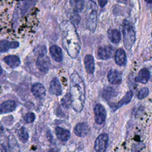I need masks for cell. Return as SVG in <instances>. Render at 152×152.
I'll return each instance as SVG.
<instances>
[{
	"label": "cell",
	"instance_id": "obj_20",
	"mask_svg": "<svg viewBox=\"0 0 152 152\" xmlns=\"http://www.w3.org/2000/svg\"><path fill=\"white\" fill-rule=\"evenodd\" d=\"M4 61L12 68L18 66L20 64V59L16 55H8L4 57Z\"/></svg>",
	"mask_w": 152,
	"mask_h": 152
},
{
	"label": "cell",
	"instance_id": "obj_3",
	"mask_svg": "<svg viewBox=\"0 0 152 152\" xmlns=\"http://www.w3.org/2000/svg\"><path fill=\"white\" fill-rule=\"evenodd\" d=\"M87 10L89 11L88 14V27L91 31H94L96 27L97 7L93 1H89L87 5Z\"/></svg>",
	"mask_w": 152,
	"mask_h": 152
},
{
	"label": "cell",
	"instance_id": "obj_17",
	"mask_svg": "<svg viewBox=\"0 0 152 152\" xmlns=\"http://www.w3.org/2000/svg\"><path fill=\"white\" fill-rule=\"evenodd\" d=\"M49 52L51 57L56 62H60L62 60V52L61 48L56 45L52 46L49 49Z\"/></svg>",
	"mask_w": 152,
	"mask_h": 152
},
{
	"label": "cell",
	"instance_id": "obj_22",
	"mask_svg": "<svg viewBox=\"0 0 152 152\" xmlns=\"http://www.w3.org/2000/svg\"><path fill=\"white\" fill-rule=\"evenodd\" d=\"M107 36L109 39L113 43H118L120 42L121 34L119 30L117 29H109L107 31Z\"/></svg>",
	"mask_w": 152,
	"mask_h": 152
},
{
	"label": "cell",
	"instance_id": "obj_10",
	"mask_svg": "<svg viewBox=\"0 0 152 152\" xmlns=\"http://www.w3.org/2000/svg\"><path fill=\"white\" fill-rule=\"evenodd\" d=\"M90 130L88 125L84 123L81 122L77 124L74 128V134L80 137H84L87 135Z\"/></svg>",
	"mask_w": 152,
	"mask_h": 152
},
{
	"label": "cell",
	"instance_id": "obj_30",
	"mask_svg": "<svg viewBox=\"0 0 152 152\" xmlns=\"http://www.w3.org/2000/svg\"><path fill=\"white\" fill-rule=\"evenodd\" d=\"M80 20V17L78 15H77V14H74V16L72 17V21L73 23H78L79 21Z\"/></svg>",
	"mask_w": 152,
	"mask_h": 152
},
{
	"label": "cell",
	"instance_id": "obj_13",
	"mask_svg": "<svg viewBox=\"0 0 152 152\" xmlns=\"http://www.w3.org/2000/svg\"><path fill=\"white\" fill-rule=\"evenodd\" d=\"M19 46L18 42H11L7 40H2L0 41V52L4 53L11 49H16Z\"/></svg>",
	"mask_w": 152,
	"mask_h": 152
},
{
	"label": "cell",
	"instance_id": "obj_32",
	"mask_svg": "<svg viewBox=\"0 0 152 152\" xmlns=\"http://www.w3.org/2000/svg\"><path fill=\"white\" fill-rule=\"evenodd\" d=\"M47 152H58L56 150H54V149H51V150H49Z\"/></svg>",
	"mask_w": 152,
	"mask_h": 152
},
{
	"label": "cell",
	"instance_id": "obj_31",
	"mask_svg": "<svg viewBox=\"0 0 152 152\" xmlns=\"http://www.w3.org/2000/svg\"><path fill=\"white\" fill-rule=\"evenodd\" d=\"M107 2V0H98V3L100 7H104Z\"/></svg>",
	"mask_w": 152,
	"mask_h": 152
},
{
	"label": "cell",
	"instance_id": "obj_11",
	"mask_svg": "<svg viewBox=\"0 0 152 152\" xmlns=\"http://www.w3.org/2000/svg\"><path fill=\"white\" fill-rule=\"evenodd\" d=\"M107 79L112 84H119L122 82V74L117 70L111 69L108 72Z\"/></svg>",
	"mask_w": 152,
	"mask_h": 152
},
{
	"label": "cell",
	"instance_id": "obj_19",
	"mask_svg": "<svg viewBox=\"0 0 152 152\" xmlns=\"http://www.w3.org/2000/svg\"><path fill=\"white\" fill-rule=\"evenodd\" d=\"M150 78V74L148 69L143 68L139 71L138 76L135 78V81L137 83L141 84H146Z\"/></svg>",
	"mask_w": 152,
	"mask_h": 152
},
{
	"label": "cell",
	"instance_id": "obj_1",
	"mask_svg": "<svg viewBox=\"0 0 152 152\" xmlns=\"http://www.w3.org/2000/svg\"><path fill=\"white\" fill-rule=\"evenodd\" d=\"M72 106L77 112H81L84 107L86 100V90L84 81L77 73L70 76V93Z\"/></svg>",
	"mask_w": 152,
	"mask_h": 152
},
{
	"label": "cell",
	"instance_id": "obj_28",
	"mask_svg": "<svg viewBox=\"0 0 152 152\" xmlns=\"http://www.w3.org/2000/svg\"><path fill=\"white\" fill-rule=\"evenodd\" d=\"M46 52H47L46 48L45 46H43V45L38 46L34 49V53L38 56L46 55Z\"/></svg>",
	"mask_w": 152,
	"mask_h": 152
},
{
	"label": "cell",
	"instance_id": "obj_35",
	"mask_svg": "<svg viewBox=\"0 0 152 152\" xmlns=\"http://www.w3.org/2000/svg\"><path fill=\"white\" fill-rule=\"evenodd\" d=\"M145 2H147V3H151V0H145Z\"/></svg>",
	"mask_w": 152,
	"mask_h": 152
},
{
	"label": "cell",
	"instance_id": "obj_24",
	"mask_svg": "<svg viewBox=\"0 0 152 152\" xmlns=\"http://www.w3.org/2000/svg\"><path fill=\"white\" fill-rule=\"evenodd\" d=\"M116 91L112 87H106L103 91V96L106 99H110L116 94Z\"/></svg>",
	"mask_w": 152,
	"mask_h": 152
},
{
	"label": "cell",
	"instance_id": "obj_23",
	"mask_svg": "<svg viewBox=\"0 0 152 152\" xmlns=\"http://www.w3.org/2000/svg\"><path fill=\"white\" fill-rule=\"evenodd\" d=\"M71 7L76 12H80L84 8L85 5L84 0H69Z\"/></svg>",
	"mask_w": 152,
	"mask_h": 152
},
{
	"label": "cell",
	"instance_id": "obj_34",
	"mask_svg": "<svg viewBox=\"0 0 152 152\" xmlns=\"http://www.w3.org/2000/svg\"><path fill=\"white\" fill-rule=\"evenodd\" d=\"M2 67H1V66L0 65V76L2 75Z\"/></svg>",
	"mask_w": 152,
	"mask_h": 152
},
{
	"label": "cell",
	"instance_id": "obj_2",
	"mask_svg": "<svg viewBox=\"0 0 152 152\" xmlns=\"http://www.w3.org/2000/svg\"><path fill=\"white\" fill-rule=\"evenodd\" d=\"M123 37L125 48L127 50L131 49L135 41V31L132 24L127 21L123 23Z\"/></svg>",
	"mask_w": 152,
	"mask_h": 152
},
{
	"label": "cell",
	"instance_id": "obj_15",
	"mask_svg": "<svg viewBox=\"0 0 152 152\" xmlns=\"http://www.w3.org/2000/svg\"><path fill=\"white\" fill-rule=\"evenodd\" d=\"M33 94L37 98H43L46 94V89L44 86L40 83H35L31 87Z\"/></svg>",
	"mask_w": 152,
	"mask_h": 152
},
{
	"label": "cell",
	"instance_id": "obj_36",
	"mask_svg": "<svg viewBox=\"0 0 152 152\" xmlns=\"http://www.w3.org/2000/svg\"><path fill=\"white\" fill-rule=\"evenodd\" d=\"M124 1H128V0H124Z\"/></svg>",
	"mask_w": 152,
	"mask_h": 152
},
{
	"label": "cell",
	"instance_id": "obj_16",
	"mask_svg": "<svg viewBox=\"0 0 152 152\" xmlns=\"http://www.w3.org/2000/svg\"><path fill=\"white\" fill-rule=\"evenodd\" d=\"M84 65L87 72L88 74H93L94 72V60L91 55H87L84 57Z\"/></svg>",
	"mask_w": 152,
	"mask_h": 152
},
{
	"label": "cell",
	"instance_id": "obj_25",
	"mask_svg": "<svg viewBox=\"0 0 152 152\" xmlns=\"http://www.w3.org/2000/svg\"><path fill=\"white\" fill-rule=\"evenodd\" d=\"M18 136L20 140L23 142H26L28 139V134L24 127H21L18 131Z\"/></svg>",
	"mask_w": 152,
	"mask_h": 152
},
{
	"label": "cell",
	"instance_id": "obj_5",
	"mask_svg": "<svg viewBox=\"0 0 152 152\" xmlns=\"http://www.w3.org/2000/svg\"><path fill=\"white\" fill-rule=\"evenodd\" d=\"M109 137L106 134H102L97 137L94 142L96 152H104L107 147Z\"/></svg>",
	"mask_w": 152,
	"mask_h": 152
},
{
	"label": "cell",
	"instance_id": "obj_27",
	"mask_svg": "<svg viewBox=\"0 0 152 152\" xmlns=\"http://www.w3.org/2000/svg\"><path fill=\"white\" fill-rule=\"evenodd\" d=\"M149 93V90L148 88L147 87H144L142 88H141L137 93V96L138 97V99H142L144 98H145V97H147L148 94Z\"/></svg>",
	"mask_w": 152,
	"mask_h": 152
},
{
	"label": "cell",
	"instance_id": "obj_33",
	"mask_svg": "<svg viewBox=\"0 0 152 152\" xmlns=\"http://www.w3.org/2000/svg\"><path fill=\"white\" fill-rule=\"evenodd\" d=\"M2 131H3V127H2V126L1 125V124L0 123V132H1Z\"/></svg>",
	"mask_w": 152,
	"mask_h": 152
},
{
	"label": "cell",
	"instance_id": "obj_6",
	"mask_svg": "<svg viewBox=\"0 0 152 152\" xmlns=\"http://www.w3.org/2000/svg\"><path fill=\"white\" fill-rule=\"evenodd\" d=\"M94 119L97 124H103L106 121V112L103 105L97 104L94 108Z\"/></svg>",
	"mask_w": 152,
	"mask_h": 152
},
{
	"label": "cell",
	"instance_id": "obj_12",
	"mask_svg": "<svg viewBox=\"0 0 152 152\" xmlns=\"http://www.w3.org/2000/svg\"><path fill=\"white\" fill-rule=\"evenodd\" d=\"M49 92L50 94H54L55 96H58L61 95L62 90L61 83L58 78H55L51 81L49 86Z\"/></svg>",
	"mask_w": 152,
	"mask_h": 152
},
{
	"label": "cell",
	"instance_id": "obj_8",
	"mask_svg": "<svg viewBox=\"0 0 152 152\" xmlns=\"http://www.w3.org/2000/svg\"><path fill=\"white\" fill-rule=\"evenodd\" d=\"M133 96V93L132 91H128L125 95L123 97L121 100H119L117 103H114L112 104H110V108L113 112L116 111L118 109L121 108L124 105L127 104L128 103H129V102L131 100L132 97Z\"/></svg>",
	"mask_w": 152,
	"mask_h": 152
},
{
	"label": "cell",
	"instance_id": "obj_26",
	"mask_svg": "<svg viewBox=\"0 0 152 152\" xmlns=\"http://www.w3.org/2000/svg\"><path fill=\"white\" fill-rule=\"evenodd\" d=\"M61 104L65 109H68L72 106V101L69 93L65 94L61 100Z\"/></svg>",
	"mask_w": 152,
	"mask_h": 152
},
{
	"label": "cell",
	"instance_id": "obj_29",
	"mask_svg": "<svg viewBox=\"0 0 152 152\" xmlns=\"http://www.w3.org/2000/svg\"><path fill=\"white\" fill-rule=\"evenodd\" d=\"M24 119H25V121H26V122L32 123L35 119V115L32 112L28 113L25 116Z\"/></svg>",
	"mask_w": 152,
	"mask_h": 152
},
{
	"label": "cell",
	"instance_id": "obj_7",
	"mask_svg": "<svg viewBox=\"0 0 152 152\" xmlns=\"http://www.w3.org/2000/svg\"><path fill=\"white\" fill-rule=\"evenodd\" d=\"M36 64L37 68L43 72H47L50 67V59L46 55L38 56Z\"/></svg>",
	"mask_w": 152,
	"mask_h": 152
},
{
	"label": "cell",
	"instance_id": "obj_4",
	"mask_svg": "<svg viewBox=\"0 0 152 152\" xmlns=\"http://www.w3.org/2000/svg\"><path fill=\"white\" fill-rule=\"evenodd\" d=\"M36 2V0H23L21 1L14 14V20H17L19 17H22L31 8Z\"/></svg>",
	"mask_w": 152,
	"mask_h": 152
},
{
	"label": "cell",
	"instance_id": "obj_9",
	"mask_svg": "<svg viewBox=\"0 0 152 152\" xmlns=\"http://www.w3.org/2000/svg\"><path fill=\"white\" fill-rule=\"evenodd\" d=\"M98 56L100 59L106 60L110 58L113 55V49L109 46H104L100 47L97 52Z\"/></svg>",
	"mask_w": 152,
	"mask_h": 152
},
{
	"label": "cell",
	"instance_id": "obj_14",
	"mask_svg": "<svg viewBox=\"0 0 152 152\" xmlns=\"http://www.w3.org/2000/svg\"><path fill=\"white\" fill-rule=\"evenodd\" d=\"M17 106V103L14 100H7L0 104V113H7L12 112Z\"/></svg>",
	"mask_w": 152,
	"mask_h": 152
},
{
	"label": "cell",
	"instance_id": "obj_21",
	"mask_svg": "<svg viewBox=\"0 0 152 152\" xmlns=\"http://www.w3.org/2000/svg\"><path fill=\"white\" fill-rule=\"evenodd\" d=\"M55 134L57 138L61 141H67L71 135L70 132L63 128L57 126L55 128Z\"/></svg>",
	"mask_w": 152,
	"mask_h": 152
},
{
	"label": "cell",
	"instance_id": "obj_18",
	"mask_svg": "<svg viewBox=\"0 0 152 152\" xmlns=\"http://www.w3.org/2000/svg\"><path fill=\"white\" fill-rule=\"evenodd\" d=\"M115 62L119 66H124L126 64V56L123 49H119L115 54Z\"/></svg>",
	"mask_w": 152,
	"mask_h": 152
}]
</instances>
